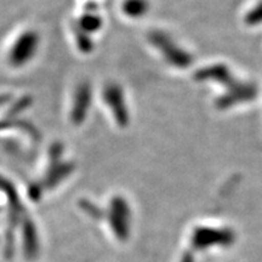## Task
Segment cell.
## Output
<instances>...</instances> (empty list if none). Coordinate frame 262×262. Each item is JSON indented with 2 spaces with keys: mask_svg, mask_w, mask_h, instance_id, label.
Segmentation results:
<instances>
[{
  "mask_svg": "<svg viewBox=\"0 0 262 262\" xmlns=\"http://www.w3.org/2000/svg\"><path fill=\"white\" fill-rule=\"evenodd\" d=\"M35 42H37L35 37L32 34H25L16 42L11 54V60L15 64H22L29 60L35 50Z\"/></svg>",
  "mask_w": 262,
  "mask_h": 262,
  "instance_id": "obj_1",
  "label": "cell"
}]
</instances>
